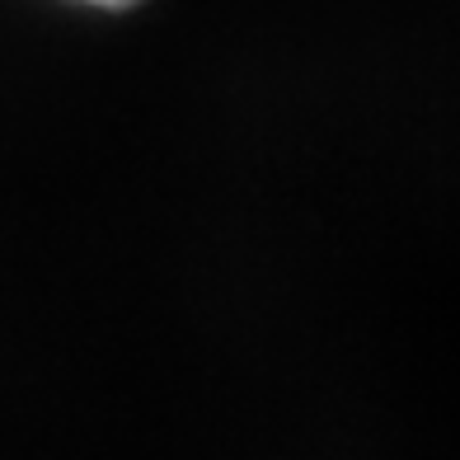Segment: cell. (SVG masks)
Masks as SVG:
<instances>
[{"label": "cell", "instance_id": "1", "mask_svg": "<svg viewBox=\"0 0 460 460\" xmlns=\"http://www.w3.org/2000/svg\"><path fill=\"white\" fill-rule=\"evenodd\" d=\"M94 5H128V0H94Z\"/></svg>", "mask_w": 460, "mask_h": 460}]
</instances>
